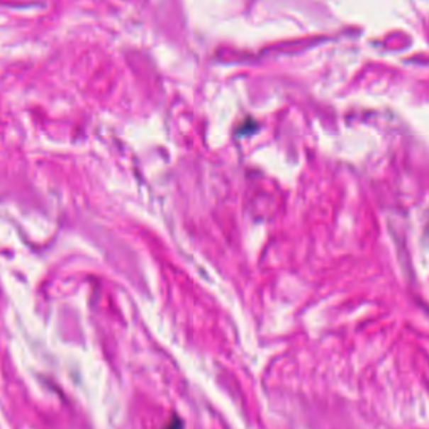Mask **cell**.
I'll use <instances>...</instances> for the list:
<instances>
[]
</instances>
